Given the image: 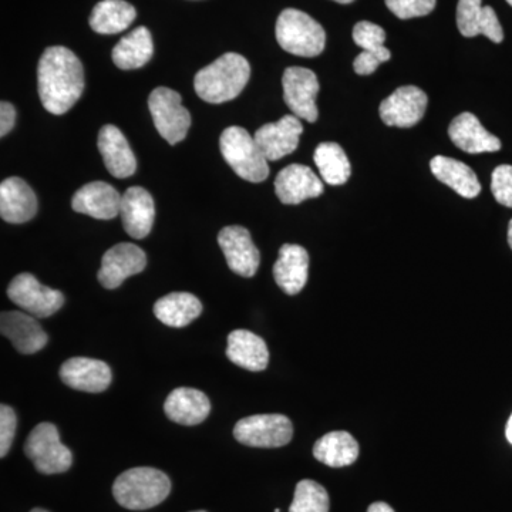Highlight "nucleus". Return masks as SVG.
Instances as JSON below:
<instances>
[{"label": "nucleus", "instance_id": "f257e3e1", "mask_svg": "<svg viewBox=\"0 0 512 512\" xmlns=\"http://www.w3.org/2000/svg\"><path fill=\"white\" fill-rule=\"evenodd\" d=\"M37 84L43 107L49 113L62 116L82 97L83 64L67 47H47L37 67Z\"/></svg>", "mask_w": 512, "mask_h": 512}, {"label": "nucleus", "instance_id": "f03ea898", "mask_svg": "<svg viewBox=\"0 0 512 512\" xmlns=\"http://www.w3.org/2000/svg\"><path fill=\"white\" fill-rule=\"evenodd\" d=\"M251 77V66L238 53H225L195 74V93L211 104L237 99Z\"/></svg>", "mask_w": 512, "mask_h": 512}, {"label": "nucleus", "instance_id": "7ed1b4c3", "mask_svg": "<svg viewBox=\"0 0 512 512\" xmlns=\"http://www.w3.org/2000/svg\"><path fill=\"white\" fill-rule=\"evenodd\" d=\"M170 491V478L163 471L151 467L124 471L113 484V495L117 503L133 511L157 507L170 495Z\"/></svg>", "mask_w": 512, "mask_h": 512}, {"label": "nucleus", "instance_id": "20e7f679", "mask_svg": "<svg viewBox=\"0 0 512 512\" xmlns=\"http://www.w3.org/2000/svg\"><path fill=\"white\" fill-rule=\"evenodd\" d=\"M222 157L238 177L249 183H262L269 177V165L254 136L242 127H228L220 138Z\"/></svg>", "mask_w": 512, "mask_h": 512}, {"label": "nucleus", "instance_id": "39448f33", "mask_svg": "<svg viewBox=\"0 0 512 512\" xmlns=\"http://www.w3.org/2000/svg\"><path fill=\"white\" fill-rule=\"evenodd\" d=\"M276 40L291 55L316 57L325 50L326 33L308 13L285 9L276 22Z\"/></svg>", "mask_w": 512, "mask_h": 512}, {"label": "nucleus", "instance_id": "423d86ee", "mask_svg": "<svg viewBox=\"0 0 512 512\" xmlns=\"http://www.w3.org/2000/svg\"><path fill=\"white\" fill-rule=\"evenodd\" d=\"M25 453L36 470L46 476L66 473L73 464L72 451L60 441L59 430L52 423H40L32 430Z\"/></svg>", "mask_w": 512, "mask_h": 512}, {"label": "nucleus", "instance_id": "0eeeda50", "mask_svg": "<svg viewBox=\"0 0 512 512\" xmlns=\"http://www.w3.org/2000/svg\"><path fill=\"white\" fill-rule=\"evenodd\" d=\"M148 109L154 126L168 144L175 146L187 137L191 114L183 106L180 94L168 87H157L148 97Z\"/></svg>", "mask_w": 512, "mask_h": 512}, {"label": "nucleus", "instance_id": "6e6552de", "mask_svg": "<svg viewBox=\"0 0 512 512\" xmlns=\"http://www.w3.org/2000/svg\"><path fill=\"white\" fill-rule=\"evenodd\" d=\"M234 437L248 447H284L293 437L292 421L284 414H256L245 417L234 427Z\"/></svg>", "mask_w": 512, "mask_h": 512}, {"label": "nucleus", "instance_id": "1a4fd4ad", "mask_svg": "<svg viewBox=\"0 0 512 512\" xmlns=\"http://www.w3.org/2000/svg\"><path fill=\"white\" fill-rule=\"evenodd\" d=\"M10 301L35 318L45 319L55 315L64 305V295L56 289L40 284L32 274H20L10 282Z\"/></svg>", "mask_w": 512, "mask_h": 512}, {"label": "nucleus", "instance_id": "9d476101", "mask_svg": "<svg viewBox=\"0 0 512 512\" xmlns=\"http://www.w3.org/2000/svg\"><path fill=\"white\" fill-rule=\"evenodd\" d=\"M286 106L298 119L315 123L319 117L316 96L319 93L318 76L305 67H288L282 77Z\"/></svg>", "mask_w": 512, "mask_h": 512}, {"label": "nucleus", "instance_id": "9b49d317", "mask_svg": "<svg viewBox=\"0 0 512 512\" xmlns=\"http://www.w3.org/2000/svg\"><path fill=\"white\" fill-rule=\"evenodd\" d=\"M147 266V255L140 247L128 242L114 245L101 259L97 278L106 289H117L130 276L141 274Z\"/></svg>", "mask_w": 512, "mask_h": 512}, {"label": "nucleus", "instance_id": "f8f14e48", "mask_svg": "<svg viewBox=\"0 0 512 512\" xmlns=\"http://www.w3.org/2000/svg\"><path fill=\"white\" fill-rule=\"evenodd\" d=\"M427 104L429 97L419 87H399L380 104V119L389 127H413L423 119Z\"/></svg>", "mask_w": 512, "mask_h": 512}, {"label": "nucleus", "instance_id": "ddd939ff", "mask_svg": "<svg viewBox=\"0 0 512 512\" xmlns=\"http://www.w3.org/2000/svg\"><path fill=\"white\" fill-rule=\"evenodd\" d=\"M218 244L234 274L252 278L261 264V255L247 228L231 225L221 229Z\"/></svg>", "mask_w": 512, "mask_h": 512}, {"label": "nucleus", "instance_id": "4468645a", "mask_svg": "<svg viewBox=\"0 0 512 512\" xmlns=\"http://www.w3.org/2000/svg\"><path fill=\"white\" fill-rule=\"evenodd\" d=\"M302 133L301 119L289 114L276 123L264 124L258 128L254 138L266 160L278 161L298 148Z\"/></svg>", "mask_w": 512, "mask_h": 512}, {"label": "nucleus", "instance_id": "2eb2a0df", "mask_svg": "<svg viewBox=\"0 0 512 512\" xmlns=\"http://www.w3.org/2000/svg\"><path fill=\"white\" fill-rule=\"evenodd\" d=\"M0 332L22 355H35L49 342V336L45 330L35 316L29 313L3 312L0 316Z\"/></svg>", "mask_w": 512, "mask_h": 512}, {"label": "nucleus", "instance_id": "dca6fc26", "mask_svg": "<svg viewBox=\"0 0 512 512\" xmlns=\"http://www.w3.org/2000/svg\"><path fill=\"white\" fill-rule=\"evenodd\" d=\"M60 379L70 389L86 393H101L109 389L111 369L103 360L73 357L60 367Z\"/></svg>", "mask_w": 512, "mask_h": 512}, {"label": "nucleus", "instance_id": "f3484780", "mask_svg": "<svg viewBox=\"0 0 512 512\" xmlns=\"http://www.w3.org/2000/svg\"><path fill=\"white\" fill-rule=\"evenodd\" d=\"M275 191L282 204L298 205L320 197L323 194V183L311 168L292 164L276 175Z\"/></svg>", "mask_w": 512, "mask_h": 512}, {"label": "nucleus", "instance_id": "a211bd4d", "mask_svg": "<svg viewBox=\"0 0 512 512\" xmlns=\"http://www.w3.org/2000/svg\"><path fill=\"white\" fill-rule=\"evenodd\" d=\"M120 217L131 238L148 237L156 220V205L150 192L141 187H131L121 197Z\"/></svg>", "mask_w": 512, "mask_h": 512}, {"label": "nucleus", "instance_id": "6ab92c4d", "mask_svg": "<svg viewBox=\"0 0 512 512\" xmlns=\"http://www.w3.org/2000/svg\"><path fill=\"white\" fill-rule=\"evenodd\" d=\"M121 197L113 185L93 181L74 194L72 208L96 220H113L120 214Z\"/></svg>", "mask_w": 512, "mask_h": 512}, {"label": "nucleus", "instance_id": "aec40b11", "mask_svg": "<svg viewBox=\"0 0 512 512\" xmlns=\"http://www.w3.org/2000/svg\"><path fill=\"white\" fill-rule=\"evenodd\" d=\"M457 26L464 37L484 35L494 43L504 40V30L497 13L481 0H458Z\"/></svg>", "mask_w": 512, "mask_h": 512}, {"label": "nucleus", "instance_id": "412c9836", "mask_svg": "<svg viewBox=\"0 0 512 512\" xmlns=\"http://www.w3.org/2000/svg\"><path fill=\"white\" fill-rule=\"evenodd\" d=\"M35 192L19 177L6 178L0 184V217L9 224H25L37 214Z\"/></svg>", "mask_w": 512, "mask_h": 512}, {"label": "nucleus", "instance_id": "4be33fe9", "mask_svg": "<svg viewBox=\"0 0 512 512\" xmlns=\"http://www.w3.org/2000/svg\"><path fill=\"white\" fill-rule=\"evenodd\" d=\"M97 146H99L104 165L113 177L127 178L136 173V157L119 128L111 124L101 128Z\"/></svg>", "mask_w": 512, "mask_h": 512}, {"label": "nucleus", "instance_id": "5701e85b", "mask_svg": "<svg viewBox=\"0 0 512 512\" xmlns=\"http://www.w3.org/2000/svg\"><path fill=\"white\" fill-rule=\"evenodd\" d=\"M309 276V254L301 245L285 244L279 249L274 265L276 285L286 295H298L305 288Z\"/></svg>", "mask_w": 512, "mask_h": 512}, {"label": "nucleus", "instance_id": "b1692460", "mask_svg": "<svg viewBox=\"0 0 512 512\" xmlns=\"http://www.w3.org/2000/svg\"><path fill=\"white\" fill-rule=\"evenodd\" d=\"M448 136L468 154L495 153L501 150L500 138L488 133L474 114L463 113L451 121Z\"/></svg>", "mask_w": 512, "mask_h": 512}, {"label": "nucleus", "instance_id": "393cba45", "mask_svg": "<svg viewBox=\"0 0 512 512\" xmlns=\"http://www.w3.org/2000/svg\"><path fill=\"white\" fill-rule=\"evenodd\" d=\"M164 412L174 423L197 426L210 416L211 402L201 390L178 387L165 400Z\"/></svg>", "mask_w": 512, "mask_h": 512}, {"label": "nucleus", "instance_id": "a878e982", "mask_svg": "<svg viewBox=\"0 0 512 512\" xmlns=\"http://www.w3.org/2000/svg\"><path fill=\"white\" fill-rule=\"evenodd\" d=\"M227 357L242 369L262 372L268 367L269 350L264 339L249 330L238 329L229 333Z\"/></svg>", "mask_w": 512, "mask_h": 512}, {"label": "nucleus", "instance_id": "bb28decb", "mask_svg": "<svg viewBox=\"0 0 512 512\" xmlns=\"http://www.w3.org/2000/svg\"><path fill=\"white\" fill-rule=\"evenodd\" d=\"M430 168L431 173L440 183L448 185L451 190L456 191L461 197L471 200V198L478 197L481 192V184L476 173L461 161L450 157L437 156L431 160Z\"/></svg>", "mask_w": 512, "mask_h": 512}, {"label": "nucleus", "instance_id": "cd10ccee", "mask_svg": "<svg viewBox=\"0 0 512 512\" xmlns=\"http://www.w3.org/2000/svg\"><path fill=\"white\" fill-rule=\"evenodd\" d=\"M202 313V303L188 292H173L158 299L154 315L170 328H185Z\"/></svg>", "mask_w": 512, "mask_h": 512}, {"label": "nucleus", "instance_id": "c85d7f7f", "mask_svg": "<svg viewBox=\"0 0 512 512\" xmlns=\"http://www.w3.org/2000/svg\"><path fill=\"white\" fill-rule=\"evenodd\" d=\"M154 53L153 37L150 30L140 26L128 33L114 46L113 62L121 70H134L146 66Z\"/></svg>", "mask_w": 512, "mask_h": 512}, {"label": "nucleus", "instance_id": "c756f323", "mask_svg": "<svg viewBox=\"0 0 512 512\" xmlns=\"http://www.w3.org/2000/svg\"><path fill=\"white\" fill-rule=\"evenodd\" d=\"M313 456L328 467H348L359 457V444L348 431H332L316 441Z\"/></svg>", "mask_w": 512, "mask_h": 512}, {"label": "nucleus", "instance_id": "7c9ffc66", "mask_svg": "<svg viewBox=\"0 0 512 512\" xmlns=\"http://www.w3.org/2000/svg\"><path fill=\"white\" fill-rule=\"evenodd\" d=\"M136 16L134 6L124 0H101L94 6L89 23L100 35H116L130 28Z\"/></svg>", "mask_w": 512, "mask_h": 512}, {"label": "nucleus", "instance_id": "2f4dec72", "mask_svg": "<svg viewBox=\"0 0 512 512\" xmlns=\"http://www.w3.org/2000/svg\"><path fill=\"white\" fill-rule=\"evenodd\" d=\"M320 177L329 185L348 183L352 167L345 150L336 143H322L313 154Z\"/></svg>", "mask_w": 512, "mask_h": 512}, {"label": "nucleus", "instance_id": "473e14b6", "mask_svg": "<svg viewBox=\"0 0 512 512\" xmlns=\"http://www.w3.org/2000/svg\"><path fill=\"white\" fill-rule=\"evenodd\" d=\"M289 512H329L328 491L316 481H299Z\"/></svg>", "mask_w": 512, "mask_h": 512}, {"label": "nucleus", "instance_id": "72a5a7b5", "mask_svg": "<svg viewBox=\"0 0 512 512\" xmlns=\"http://www.w3.org/2000/svg\"><path fill=\"white\" fill-rule=\"evenodd\" d=\"M353 40L363 52L380 53L387 50V47H384L386 32L379 25L367 20L357 23L353 28Z\"/></svg>", "mask_w": 512, "mask_h": 512}, {"label": "nucleus", "instance_id": "f704fd0d", "mask_svg": "<svg viewBox=\"0 0 512 512\" xmlns=\"http://www.w3.org/2000/svg\"><path fill=\"white\" fill-rule=\"evenodd\" d=\"M387 8L397 18L406 20L430 15L437 0H384Z\"/></svg>", "mask_w": 512, "mask_h": 512}, {"label": "nucleus", "instance_id": "c9c22d12", "mask_svg": "<svg viewBox=\"0 0 512 512\" xmlns=\"http://www.w3.org/2000/svg\"><path fill=\"white\" fill-rule=\"evenodd\" d=\"M491 192L504 207L512 208V165H500L491 177Z\"/></svg>", "mask_w": 512, "mask_h": 512}, {"label": "nucleus", "instance_id": "e433bc0d", "mask_svg": "<svg viewBox=\"0 0 512 512\" xmlns=\"http://www.w3.org/2000/svg\"><path fill=\"white\" fill-rule=\"evenodd\" d=\"M18 417L15 410L6 404L0 406V457H6L15 440Z\"/></svg>", "mask_w": 512, "mask_h": 512}, {"label": "nucleus", "instance_id": "4c0bfd02", "mask_svg": "<svg viewBox=\"0 0 512 512\" xmlns=\"http://www.w3.org/2000/svg\"><path fill=\"white\" fill-rule=\"evenodd\" d=\"M390 57H392V53L389 49L380 53L362 52L353 62V67L360 76H369V74L376 72L380 64L389 62Z\"/></svg>", "mask_w": 512, "mask_h": 512}, {"label": "nucleus", "instance_id": "58836bf2", "mask_svg": "<svg viewBox=\"0 0 512 512\" xmlns=\"http://www.w3.org/2000/svg\"><path fill=\"white\" fill-rule=\"evenodd\" d=\"M16 123V109L8 101L0 103V137L8 136Z\"/></svg>", "mask_w": 512, "mask_h": 512}, {"label": "nucleus", "instance_id": "ea45409f", "mask_svg": "<svg viewBox=\"0 0 512 512\" xmlns=\"http://www.w3.org/2000/svg\"><path fill=\"white\" fill-rule=\"evenodd\" d=\"M367 512H394L393 508L386 503H375L370 505Z\"/></svg>", "mask_w": 512, "mask_h": 512}, {"label": "nucleus", "instance_id": "a19ab883", "mask_svg": "<svg viewBox=\"0 0 512 512\" xmlns=\"http://www.w3.org/2000/svg\"><path fill=\"white\" fill-rule=\"evenodd\" d=\"M505 434H507V439L512 444V414L510 420H508L507 430H505Z\"/></svg>", "mask_w": 512, "mask_h": 512}, {"label": "nucleus", "instance_id": "79ce46f5", "mask_svg": "<svg viewBox=\"0 0 512 512\" xmlns=\"http://www.w3.org/2000/svg\"><path fill=\"white\" fill-rule=\"evenodd\" d=\"M508 244H510L512 249V220L510 222V227H508Z\"/></svg>", "mask_w": 512, "mask_h": 512}, {"label": "nucleus", "instance_id": "37998d69", "mask_svg": "<svg viewBox=\"0 0 512 512\" xmlns=\"http://www.w3.org/2000/svg\"><path fill=\"white\" fill-rule=\"evenodd\" d=\"M335 2L342 3V5H349V3L355 2V0H335Z\"/></svg>", "mask_w": 512, "mask_h": 512}, {"label": "nucleus", "instance_id": "c03bdc74", "mask_svg": "<svg viewBox=\"0 0 512 512\" xmlns=\"http://www.w3.org/2000/svg\"><path fill=\"white\" fill-rule=\"evenodd\" d=\"M30 512H49V511L43 510V508H35V510H32Z\"/></svg>", "mask_w": 512, "mask_h": 512}, {"label": "nucleus", "instance_id": "a18cd8bd", "mask_svg": "<svg viewBox=\"0 0 512 512\" xmlns=\"http://www.w3.org/2000/svg\"><path fill=\"white\" fill-rule=\"evenodd\" d=\"M507 3H508V5H510V6H511V8H512V0H507Z\"/></svg>", "mask_w": 512, "mask_h": 512}, {"label": "nucleus", "instance_id": "49530a36", "mask_svg": "<svg viewBox=\"0 0 512 512\" xmlns=\"http://www.w3.org/2000/svg\"><path fill=\"white\" fill-rule=\"evenodd\" d=\"M192 512H207V511H192Z\"/></svg>", "mask_w": 512, "mask_h": 512}]
</instances>
